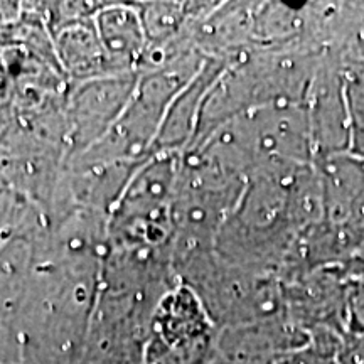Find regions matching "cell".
<instances>
[{
  "label": "cell",
  "instance_id": "cell-1",
  "mask_svg": "<svg viewBox=\"0 0 364 364\" xmlns=\"http://www.w3.org/2000/svg\"><path fill=\"white\" fill-rule=\"evenodd\" d=\"M181 157L157 154L142 164L108 216L110 248H166L172 238V203Z\"/></svg>",
  "mask_w": 364,
  "mask_h": 364
},
{
  "label": "cell",
  "instance_id": "cell-2",
  "mask_svg": "<svg viewBox=\"0 0 364 364\" xmlns=\"http://www.w3.org/2000/svg\"><path fill=\"white\" fill-rule=\"evenodd\" d=\"M139 75H113L71 85L66 102L68 162L110 132L134 95Z\"/></svg>",
  "mask_w": 364,
  "mask_h": 364
},
{
  "label": "cell",
  "instance_id": "cell-3",
  "mask_svg": "<svg viewBox=\"0 0 364 364\" xmlns=\"http://www.w3.org/2000/svg\"><path fill=\"white\" fill-rule=\"evenodd\" d=\"M304 105L311 127L314 162L349 152L351 134L343 63L338 54L329 49H326L322 56Z\"/></svg>",
  "mask_w": 364,
  "mask_h": 364
},
{
  "label": "cell",
  "instance_id": "cell-4",
  "mask_svg": "<svg viewBox=\"0 0 364 364\" xmlns=\"http://www.w3.org/2000/svg\"><path fill=\"white\" fill-rule=\"evenodd\" d=\"M287 317L309 336L331 331L344 338V302L348 277L341 267L314 270L282 280Z\"/></svg>",
  "mask_w": 364,
  "mask_h": 364
},
{
  "label": "cell",
  "instance_id": "cell-5",
  "mask_svg": "<svg viewBox=\"0 0 364 364\" xmlns=\"http://www.w3.org/2000/svg\"><path fill=\"white\" fill-rule=\"evenodd\" d=\"M226 66L228 63L218 61V59L204 61L201 71L172 102L161 130H159L152 156H157V154L182 156L191 147L196 130H198L199 118H201L204 100L221 73L226 70Z\"/></svg>",
  "mask_w": 364,
  "mask_h": 364
},
{
  "label": "cell",
  "instance_id": "cell-6",
  "mask_svg": "<svg viewBox=\"0 0 364 364\" xmlns=\"http://www.w3.org/2000/svg\"><path fill=\"white\" fill-rule=\"evenodd\" d=\"M56 56L71 85L118 75L95 27V17L71 19L49 29Z\"/></svg>",
  "mask_w": 364,
  "mask_h": 364
},
{
  "label": "cell",
  "instance_id": "cell-7",
  "mask_svg": "<svg viewBox=\"0 0 364 364\" xmlns=\"http://www.w3.org/2000/svg\"><path fill=\"white\" fill-rule=\"evenodd\" d=\"M95 27L118 75H139L149 43L136 4H103Z\"/></svg>",
  "mask_w": 364,
  "mask_h": 364
},
{
  "label": "cell",
  "instance_id": "cell-8",
  "mask_svg": "<svg viewBox=\"0 0 364 364\" xmlns=\"http://www.w3.org/2000/svg\"><path fill=\"white\" fill-rule=\"evenodd\" d=\"M314 166L321 184L322 221L336 226L343 221L351 203L364 189V159L346 152L321 159Z\"/></svg>",
  "mask_w": 364,
  "mask_h": 364
},
{
  "label": "cell",
  "instance_id": "cell-9",
  "mask_svg": "<svg viewBox=\"0 0 364 364\" xmlns=\"http://www.w3.org/2000/svg\"><path fill=\"white\" fill-rule=\"evenodd\" d=\"M343 63V61H341ZM346 105H348L349 134L353 156L364 159V65L343 63Z\"/></svg>",
  "mask_w": 364,
  "mask_h": 364
},
{
  "label": "cell",
  "instance_id": "cell-10",
  "mask_svg": "<svg viewBox=\"0 0 364 364\" xmlns=\"http://www.w3.org/2000/svg\"><path fill=\"white\" fill-rule=\"evenodd\" d=\"M343 339V336L331 331L312 332L306 348L287 354L275 364H338Z\"/></svg>",
  "mask_w": 364,
  "mask_h": 364
},
{
  "label": "cell",
  "instance_id": "cell-11",
  "mask_svg": "<svg viewBox=\"0 0 364 364\" xmlns=\"http://www.w3.org/2000/svg\"><path fill=\"white\" fill-rule=\"evenodd\" d=\"M331 228L338 235V240L346 255V262L351 260L354 255L364 250V189L351 203L343 221Z\"/></svg>",
  "mask_w": 364,
  "mask_h": 364
},
{
  "label": "cell",
  "instance_id": "cell-12",
  "mask_svg": "<svg viewBox=\"0 0 364 364\" xmlns=\"http://www.w3.org/2000/svg\"><path fill=\"white\" fill-rule=\"evenodd\" d=\"M364 336V280L348 279L344 302V338Z\"/></svg>",
  "mask_w": 364,
  "mask_h": 364
},
{
  "label": "cell",
  "instance_id": "cell-13",
  "mask_svg": "<svg viewBox=\"0 0 364 364\" xmlns=\"http://www.w3.org/2000/svg\"><path fill=\"white\" fill-rule=\"evenodd\" d=\"M338 364H364V336L343 339Z\"/></svg>",
  "mask_w": 364,
  "mask_h": 364
},
{
  "label": "cell",
  "instance_id": "cell-14",
  "mask_svg": "<svg viewBox=\"0 0 364 364\" xmlns=\"http://www.w3.org/2000/svg\"><path fill=\"white\" fill-rule=\"evenodd\" d=\"M344 275L348 279H356V280H364V250L354 255L351 260H348L343 267Z\"/></svg>",
  "mask_w": 364,
  "mask_h": 364
}]
</instances>
